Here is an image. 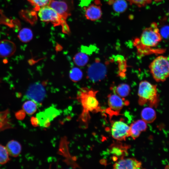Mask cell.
Returning <instances> with one entry per match:
<instances>
[{"label": "cell", "mask_w": 169, "mask_h": 169, "mask_svg": "<svg viewBox=\"0 0 169 169\" xmlns=\"http://www.w3.org/2000/svg\"><path fill=\"white\" fill-rule=\"evenodd\" d=\"M108 3L112 6L114 11L117 13L124 12L128 6L125 0H109Z\"/></svg>", "instance_id": "18"}, {"label": "cell", "mask_w": 169, "mask_h": 169, "mask_svg": "<svg viewBox=\"0 0 169 169\" xmlns=\"http://www.w3.org/2000/svg\"><path fill=\"white\" fill-rule=\"evenodd\" d=\"M6 148L8 154L14 157L18 156L22 150V147L20 143L14 140L9 141L7 144Z\"/></svg>", "instance_id": "16"}, {"label": "cell", "mask_w": 169, "mask_h": 169, "mask_svg": "<svg viewBox=\"0 0 169 169\" xmlns=\"http://www.w3.org/2000/svg\"><path fill=\"white\" fill-rule=\"evenodd\" d=\"M98 92L97 90L86 87H82L78 91L76 99L82 107L79 120L83 127L87 126L90 118V112L97 113L102 111L96 97Z\"/></svg>", "instance_id": "1"}, {"label": "cell", "mask_w": 169, "mask_h": 169, "mask_svg": "<svg viewBox=\"0 0 169 169\" xmlns=\"http://www.w3.org/2000/svg\"><path fill=\"white\" fill-rule=\"evenodd\" d=\"M39 125L41 126L47 127L50 125V121L48 120L44 112L41 111L36 115Z\"/></svg>", "instance_id": "25"}, {"label": "cell", "mask_w": 169, "mask_h": 169, "mask_svg": "<svg viewBox=\"0 0 169 169\" xmlns=\"http://www.w3.org/2000/svg\"><path fill=\"white\" fill-rule=\"evenodd\" d=\"M99 0H95L94 3L85 8V14L87 19L94 21L101 18L102 12Z\"/></svg>", "instance_id": "13"}, {"label": "cell", "mask_w": 169, "mask_h": 169, "mask_svg": "<svg viewBox=\"0 0 169 169\" xmlns=\"http://www.w3.org/2000/svg\"><path fill=\"white\" fill-rule=\"evenodd\" d=\"M113 167L115 169H140L142 167V163L133 158H124L116 161L113 165Z\"/></svg>", "instance_id": "12"}, {"label": "cell", "mask_w": 169, "mask_h": 169, "mask_svg": "<svg viewBox=\"0 0 169 169\" xmlns=\"http://www.w3.org/2000/svg\"><path fill=\"white\" fill-rule=\"evenodd\" d=\"M32 125L34 126H37L39 124L38 120L36 117H32L30 119Z\"/></svg>", "instance_id": "31"}, {"label": "cell", "mask_w": 169, "mask_h": 169, "mask_svg": "<svg viewBox=\"0 0 169 169\" xmlns=\"http://www.w3.org/2000/svg\"><path fill=\"white\" fill-rule=\"evenodd\" d=\"M113 90L115 94L121 97L124 98L129 95L131 89L128 84L122 83L119 84Z\"/></svg>", "instance_id": "19"}, {"label": "cell", "mask_w": 169, "mask_h": 169, "mask_svg": "<svg viewBox=\"0 0 169 169\" xmlns=\"http://www.w3.org/2000/svg\"><path fill=\"white\" fill-rule=\"evenodd\" d=\"M112 137L117 141H125L130 136V128L124 121L120 120L113 122L110 128Z\"/></svg>", "instance_id": "8"}, {"label": "cell", "mask_w": 169, "mask_h": 169, "mask_svg": "<svg viewBox=\"0 0 169 169\" xmlns=\"http://www.w3.org/2000/svg\"><path fill=\"white\" fill-rule=\"evenodd\" d=\"M38 104L35 101L28 100L25 102L23 105V110L27 114L31 115L37 110Z\"/></svg>", "instance_id": "22"}, {"label": "cell", "mask_w": 169, "mask_h": 169, "mask_svg": "<svg viewBox=\"0 0 169 169\" xmlns=\"http://www.w3.org/2000/svg\"><path fill=\"white\" fill-rule=\"evenodd\" d=\"M45 82H38L30 85L23 99L32 100L40 105L46 95Z\"/></svg>", "instance_id": "6"}, {"label": "cell", "mask_w": 169, "mask_h": 169, "mask_svg": "<svg viewBox=\"0 0 169 169\" xmlns=\"http://www.w3.org/2000/svg\"><path fill=\"white\" fill-rule=\"evenodd\" d=\"M141 115L142 120L148 123L153 122L156 118L155 111L150 106L144 108L141 111Z\"/></svg>", "instance_id": "17"}, {"label": "cell", "mask_w": 169, "mask_h": 169, "mask_svg": "<svg viewBox=\"0 0 169 169\" xmlns=\"http://www.w3.org/2000/svg\"><path fill=\"white\" fill-rule=\"evenodd\" d=\"M165 169H169V165H167V166H166L165 167Z\"/></svg>", "instance_id": "33"}, {"label": "cell", "mask_w": 169, "mask_h": 169, "mask_svg": "<svg viewBox=\"0 0 169 169\" xmlns=\"http://www.w3.org/2000/svg\"><path fill=\"white\" fill-rule=\"evenodd\" d=\"M38 11V16L41 21L50 22L55 26L62 25L64 31L69 28L65 20L48 5L40 8Z\"/></svg>", "instance_id": "5"}, {"label": "cell", "mask_w": 169, "mask_h": 169, "mask_svg": "<svg viewBox=\"0 0 169 169\" xmlns=\"http://www.w3.org/2000/svg\"><path fill=\"white\" fill-rule=\"evenodd\" d=\"M16 47L13 42L7 39L0 41V58L9 57L15 52Z\"/></svg>", "instance_id": "14"}, {"label": "cell", "mask_w": 169, "mask_h": 169, "mask_svg": "<svg viewBox=\"0 0 169 169\" xmlns=\"http://www.w3.org/2000/svg\"><path fill=\"white\" fill-rule=\"evenodd\" d=\"M146 123L142 119L133 122L130 126V136L133 139L138 137L142 132L146 130L147 128Z\"/></svg>", "instance_id": "15"}, {"label": "cell", "mask_w": 169, "mask_h": 169, "mask_svg": "<svg viewBox=\"0 0 169 169\" xmlns=\"http://www.w3.org/2000/svg\"><path fill=\"white\" fill-rule=\"evenodd\" d=\"M162 38L165 39L169 38V25H166L162 27L161 30H159Z\"/></svg>", "instance_id": "29"}, {"label": "cell", "mask_w": 169, "mask_h": 169, "mask_svg": "<svg viewBox=\"0 0 169 169\" xmlns=\"http://www.w3.org/2000/svg\"><path fill=\"white\" fill-rule=\"evenodd\" d=\"M15 116L17 119L23 120L25 116V112L23 110H19L15 113Z\"/></svg>", "instance_id": "30"}, {"label": "cell", "mask_w": 169, "mask_h": 169, "mask_svg": "<svg viewBox=\"0 0 169 169\" xmlns=\"http://www.w3.org/2000/svg\"></svg>", "instance_id": "34"}, {"label": "cell", "mask_w": 169, "mask_h": 169, "mask_svg": "<svg viewBox=\"0 0 169 169\" xmlns=\"http://www.w3.org/2000/svg\"><path fill=\"white\" fill-rule=\"evenodd\" d=\"M131 4L141 7L150 3L152 0H127Z\"/></svg>", "instance_id": "28"}, {"label": "cell", "mask_w": 169, "mask_h": 169, "mask_svg": "<svg viewBox=\"0 0 169 169\" xmlns=\"http://www.w3.org/2000/svg\"><path fill=\"white\" fill-rule=\"evenodd\" d=\"M9 154L6 147L0 144V164H4L10 160Z\"/></svg>", "instance_id": "26"}, {"label": "cell", "mask_w": 169, "mask_h": 169, "mask_svg": "<svg viewBox=\"0 0 169 169\" xmlns=\"http://www.w3.org/2000/svg\"><path fill=\"white\" fill-rule=\"evenodd\" d=\"M149 67L153 79L157 82H163L169 77V59L166 57H157Z\"/></svg>", "instance_id": "4"}, {"label": "cell", "mask_w": 169, "mask_h": 169, "mask_svg": "<svg viewBox=\"0 0 169 169\" xmlns=\"http://www.w3.org/2000/svg\"><path fill=\"white\" fill-rule=\"evenodd\" d=\"M44 112L46 116L50 122L60 114V111L58 109L52 106L46 109Z\"/></svg>", "instance_id": "24"}, {"label": "cell", "mask_w": 169, "mask_h": 169, "mask_svg": "<svg viewBox=\"0 0 169 169\" xmlns=\"http://www.w3.org/2000/svg\"><path fill=\"white\" fill-rule=\"evenodd\" d=\"M105 66L99 60L95 62L89 67L87 71V76L92 82L100 81L103 79L106 73Z\"/></svg>", "instance_id": "10"}, {"label": "cell", "mask_w": 169, "mask_h": 169, "mask_svg": "<svg viewBox=\"0 0 169 169\" xmlns=\"http://www.w3.org/2000/svg\"><path fill=\"white\" fill-rule=\"evenodd\" d=\"M162 39L159 29L156 23H153L143 31L139 38H136L134 43L137 51L141 55L158 52L159 49L152 48L157 46Z\"/></svg>", "instance_id": "2"}, {"label": "cell", "mask_w": 169, "mask_h": 169, "mask_svg": "<svg viewBox=\"0 0 169 169\" xmlns=\"http://www.w3.org/2000/svg\"><path fill=\"white\" fill-rule=\"evenodd\" d=\"M154 0L156 2H161L163 0Z\"/></svg>", "instance_id": "32"}, {"label": "cell", "mask_w": 169, "mask_h": 169, "mask_svg": "<svg viewBox=\"0 0 169 169\" xmlns=\"http://www.w3.org/2000/svg\"><path fill=\"white\" fill-rule=\"evenodd\" d=\"M138 95V103L140 105L147 104L152 108L157 106L159 99L156 85L146 80L141 81L139 84Z\"/></svg>", "instance_id": "3"}, {"label": "cell", "mask_w": 169, "mask_h": 169, "mask_svg": "<svg viewBox=\"0 0 169 169\" xmlns=\"http://www.w3.org/2000/svg\"><path fill=\"white\" fill-rule=\"evenodd\" d=\"M120 141L114 142L108 149L109 153L113 156V160L116 161L124 158L128 154V150L130 146L123 144Z\"/></svg>", "instance_id": "11"}, {"label": "cell", "mask_w": 169, "mask_h": 169, "mask_svg": "<svg viewBox=\"0 0 169 169\" xmlns=\"http://www.w3.org/2000/svg\"><path fill=\"white\" fill-rule=\"evenodd\" d=\"M34 7L35 10L38 11L42 7L48 5L50 0H28Z\"/></svg>", "instance_id": "27"}, {"label": "cell", "mask_w": 169, "mask_h": 169, "mask_svg": "<svg viewBox=\"0 0 169 169\" xmlns=\"http://www.w3.org/2000/svg\"><path fill=\"white\" fill-rule=\"evenodd\" d=\"M18 37L22 42L27 43L33 38V33L31 29L28 28H24L21 30L18 35Z\"/></svg>", "instance_id": "21"}, {"label": "cell", "mask_w": 169, "mask_h": 169, "mask_svg": "<svg viewBox=\"0 0 169 169\" xmlns=\"http://www.w3.org/2000/svg\"><path fill=\"white\" fill-rule=\"evenodd\" d=\"M69 76L72 81L74 82H77L80 80L82 78L83 73L79 68L74 67L70 71Z\"/></svg>", "instance_id": "23"}, {"label": "cell", "mask_w": 169, "mask_h": 169, "mask_svg": "<svg viewBox=\"0 0 169 169\" xmlns=\"http://www.w3.org/2000/svg\"><path fill=\"white\" fill-rule=\"evenodd\" d=\"M48 5L65 20L70 15L73 7L72 0H50Z\"/></svg>", "instance_id": "7"}, {"label": "cell", "mask_w": 169, "mask_h": 169, "mask_svg": "<svg viewBox=\"0 0 169 169\" xmlns=\"http://www.w3.org/2000/svg\"><path fill=\"white\" fill-rule=\"evenodd\" d=\"M89 59L87 54L82 52L77 53L73 57V61L75 64L80 67L85 65L88 63Z\"/></svg>", "instance_id": "20"}, {"label": "cell", "mask_w": 169, "mask_h": 169, "mask_svg": "<svg viewBox=\"0 0 169 169\" xmlns=\"http://www.w3.org/2000/svg\"><path fill=\"white\" fill-rule=\"evenodd\" d=\"M108 103L109 107L106 111L110 115H118L123 107L129 104L128 101L124 98L115 93L108 95Z\"/></svg>", "instance_id": "9"}]
</instances>
